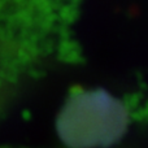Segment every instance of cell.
Listing matches in <instances>:
<instances>
[{
    "instance_id": "cell-1",
    "label": "cell",
    "mask_w": 148,
    "mask_h": 148,
    "mask_svg": "<svg viewBox=\"0 0 148 148\" xmlns=\"http://www.w3.org/2000/svg\"><path fill=\"white\" fill-rule=\"evenodd\" d=\"M125 126L123 107L104 92L74 96L59 121L60 135L72 148L105 147L122 135Z\"/></svg>"
}]
</instances>
